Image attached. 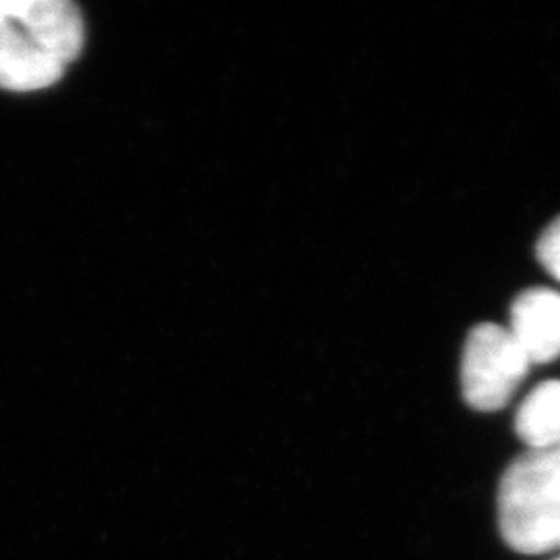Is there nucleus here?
<instances>
[{
    "mask_svg": "<svg viewBox=\"0 0 560 560\" xmlns=\"http://www.w3.org/2000/svg\"><path fill=\"white\" fill-rule=\"evenodd\" d=\"M83 46V20L65 0H0V88L44 90L65 75Z\"/></svg>",
    "mask_w": 560,
    "mask_h": 560,
    "instance_id": "1",
    "label": "nucleus"
},
{
    "mask_svg": "<svg viewBox=\"0 0 560 560\" xmlns=\"http://www.w3.org/2000/svg\"><path fill=\"white\" fill-rule=\"evenodd\" d=\"M499 523L517 552L560 548V446L529 451L509 465L499 490Z\"/></svg>",
    "mask_w": 560,
    "mask_h": 560,
    "instance_id": "2",
    "label": "nucleus"
},
{
    "mask_svg": "<svg viewBox=\"0 0 560 560\" xmlns=\"http://www.w3.org/2000/svg\"><path fill=\"white\" fill-rule=\"evenodd\" d=\"M529 365L511 330L480 324L469 332L463 349V397L478 411H499L515 395Z\"/></svg>",
    "mask_w": 560,
    "mask_h": 560,
    "instance_id": "3",
    "label": "nucleus"
},
{
    "mask_svg": "<svg viewBox=\"0 0 560 560\" xmlns=\"http://www.w3.org/2000/svg\"><path fill=\"white\" fill-rule=\"evenodd\" d=\"M511 335L529 363H548L560 355V293L529 289L511 307Z\"/></svg>",
    "mask_w": 560,
    "mask_h": 560,
    "instance_id": "4",
    "label": "nucleus"
},
{
    "mask_svg": "<svg viewBox=\"0 0 560 560\" xmlns=\"http://www.w3.org/2000/svg\"><path fill=\"white\" fill-rule=\"evenodd\" d=\"M515 430L532 451L560 446V381L544 382L523 400Z\"/></svg>",
    "mask_w": 560,
    "mask_h": 560,
    "instance_id": "5",
    "label": "nucleus"
},
{
    "mask_svg": "<svg viewBox=\"0 0 560 560\" xmlns=\"http://www.w3.org/2000/svg\"><path fill=\"white\" fill-rule=\"evenodd\" d=\"M536 254L544 270L552 279L560 280V217L541 233Z\"/></svg>",
    "mask_w": 560,
    "mask_h": 560,
    "instance_id": "6",
    "label": "nucleus"
},
{
    "mask_svg": "<svg viewBox=\"0 0 560 560\" xmlns=\"http://www.w3.org/2000/svg\"><path fill=\"white\" fill-rule=\"evenodd\" d=\"M560 560V559H559Z\"/></svg>",
    "mask_w": 560,
    "mask_h": 560,
    "instance_id": "7",
    "label": "nucleus"
}]
</instances>
